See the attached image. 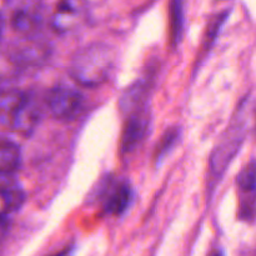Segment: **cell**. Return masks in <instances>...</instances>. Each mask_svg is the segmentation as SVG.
<instances>
[{"instance_id": "cell-4", "label": "cell", "mask_w": 256, "mask_h": 256, "mask_svg": "<svg viewBox=\"0 0 256 256\" xmlns=\"http://www.w3.org/2000/svg\"><path fill=\"white\" fill-rule=\"evenodd\" d=\"M42 22V10L40 2H22L14 10L12 25L16 32L32 36Z\"/></svg>"}, {"instance_id": "cell-2", "label": "cell", "mask_w": 256, "mask_h": 256, "mask_svg": "<svg viewBox=\"0 0 256 256\" xmlns=\"http://www.w3.org/2000/svg\"><path fill=\"white\" fill-rule=\"evenodd\" d=\"M46 105L52 118L70 120L76 116L82 105V95L69 86H55L46 96Z\"/></svg>"}, {"instance_id": "cell-9", "label": "cell", "mask_w": 256, "mask_h": 256, "mask_svg": "<svg viewBox=\"0 0 256 256\" xmlns=\"http://www.w3.org/2000/svg\"><path fill=\"white\" fill-rule=\"evenodd\" d=\"M20 160L22 154L19 146L9 139L0 138V176H6L16 170L20 165Z\"/></svg>"}, {"instance_id": "cell-12", "label": "cell", "mask_w": 256, "mask_h": 256, "mask_svg": "<svg viewBox=\"0 0 256 256\" xmlns=\"http://www.w3.org/2000/svg\"><path fill=\"white\" fill-rule=\"evenodd\" d=\"M238 184L242 192L254 194L255 192V164L250 162L246 168L242 170L238 178Z\"/></svg>"}, {"instance_id": "cell-11", "label": "cell", "mask_w": 256, "mask_h": 256, "mask_svg": "<svg viewBox=\"0 0 256 256\" xmlns=\"http://www.w3.org/2000/svg\"><path fill=\"white\" fill-rule=\"evenodd\" d=\"M45 52V46L40 42H35L32 36L25 39L22 46L18 49L16 56L22 62H35L38 59H42Z\"/></svg>"}, {"instance_id": "cell-5", "label": "cell", "mask_w": 256, "mask_h": 256, "mask_svg": "<svg viewBox=\"0 0 256 256\" xmlns=\"http://www.w3.org/2000/svg\"><path fill=\"white\" fill-rule=\"evenodd\" d=\"M25 202V194L18 182L8 176H0V218L16 212Z\"/></svg>"}, {"instance_id": "cell-7", "label": "cell", "mask_w": 256, "mask_h": 256, "mask_svg": "<svg viewBox=\"0 0 256 256\" xmlns=\"http://www.w3.org/2000/svg\"><path fill=\"white\" fill-rule=\"evenodd\" d=\"M40 120V109L38 105L36 100L28 94L26 100H25L24 105L20 109L19 114H18L16 119H15L14 125H12V132H18L20 135H30L34 129L36 128L38 122Z\"/></svg>"}, {"instance_id": "cell-16", "label": "cell", "mask_w": 256, "mask_h": 256, "mask_svg": "<svg viewBox=\"0 0 256 256\" xmlns=\"http://www.w3.org/2000/svg\"><path fill=\"white\" fill-rule=\"evenodd\" d=\"M2 16H0V32H2Z\"/></svg>"}, {"instance_id": "cell-1", "label": "cell", "mask_w": 256, "mask_h": 256, "mask_svg": "<svg viewBox=\"0 0 256 256\" xmlns=\"http://www.w3.org/2000/svg\"><path fill=\"white\" fill-rule=\"evenodd\" d=\"M114 68V52L105 44L95 42L76 52L70 62V75L82 86L102 84Z\"/></svg>"}, {"instance_id": "cell-3", "label": "cell", "mask_w": 256, "mask_h": 256, "mask_svg": "<svg viewBox=\"0 0 256 256\" xmlns=\"http://www.w3.org/2000/svg\"><path fill=\"white\" fill-rule=\"evenodd\" d=\"M86 15V5L82 2H60L52 15V25L56 32H66L82 24Z\"/></svg>"}, {"instance_id": "cell-15", "label": "cell", "mask_w": 256, "mask_h": 256, "mask_svg": "<svg viewBox=\"0 0 256 256\" xmlns=\"http://www.w3.org/2000/svg\"><path fill=\"white\" fill-rule=\"evenodd\" d=\"M70 254H72V252H70V250H65V252H59V254H55V255H52V256H72Z\"/></svg>"}, {"instance_id": "cell-6", "label": "cell", "mask_w": 256, "mask_h": 256, "mask_svg": "<svg viewBox=\"0 0 256 256\" xmlns=\"http://www.w3.org/2000/svg\"><path fill=\"white\" fill-rule=\"evenodd\" d=\"M28 94L20 90H0V125L12 130Z\"/></svg>"}, {"instance_id": "cell-13", "label": "cell", "mask_w": 256, "mask_h": 256, "mask_svg": "<svg viewBox=\"0 0 256 256\" xmlns=\"http://www.w3.org/2000/svg\"><path fill=\"white\" fill-rule=\"evenodd\" d=\"M8 232V222L5 220V218H0V242L2 240V238L6 235Z\"/></svg>"}, {"instance_id": "cell-14", "label": "cell", "mask_w": 256, "mask_h": 256, "mask_svg": "<svg viewBox=\"0 0 256 256\" xmlns=\"http://www.w3.org/2000/svg\"><path fill=\"white\" fill-rule=\"evenodd\" d=\"M210 256H225V252L222 249H215L214 252L210 254Z\"/></svg>"}, {"instance_id": "cell-10", "label": "cell", "mask_w": 256, "mask_h": 256, "mask_svg": "<svg viewBox=\"0 0 256 256\" xmlns=\"http://www.w3.org/2000/svg\"><path fill=\"white\" fill-rule=\"evenodd\" d=\"M130 202V188L128 184H118L106 200V212L119 215L126 209Z\"/></svg>"}, {"instance_id": "cell-8", "label": "cell", "mask_w": 256, "mask_h": 256, "mask_svg": "<svg viewBox=\"0 0 256 256\" xmlns=\"http://www.w3.org/2000/svg\"><path fill=\"white\" fill-rule=\"evenodd\" d=\"M148 129V118L145 112H134L129 118L125 126L124 136H122V150L124 152H132L144 136Z\"/></svg>"}]
</instances>
